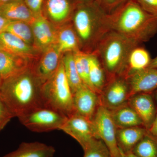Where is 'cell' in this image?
<instances>
[{"mask_svg": "<svg viewBox=\"0 0 157 157\" xmlns=\"http://www.w3.org/2000/svg\"><path fill=\"white\" fill-rule=\"evenodd\" d=\"M32 67L2 80L0 86V98L14 117L19 118L34 109L45 106L42 98V83Z\"/></svg>", "mask_w": 157, "mask_h": 157, "instance_id": "cell-1", "label": "cell"}, {"mask_svg": "<svg viewBox=\"0 0 157 157\" xmlns=\"http://www.w3.org/2000/svg\"><path fill=\"white\" fill-rule=\"evenodd\" d=\"M110 30L140 45L157 34V16L144 10L135 1L128 0L108 16Z\"/></svg>", "mask_w": 157, "mask_h": 157, "instance_id": "cell-2", "label": "cell"}, {"mask_svg": "<svg viewBox=\"0 0 157 157\" xmlns=\"http://www.w3.org/2000/svg\"><path fill=\"white\" fill-rule=\"evenodd\" d=\"M106 14L96 2L78 3L71 22L80 43L81 50L95 52L99 42L110 31Z\"/></svg>", "mask_w": 157, "mask_h": 157, "instance_id": "cell-3", "label": "cell"}, {"mask_svg": "<svg viewBox=\"0 0 157 157\" xmlns=\"http://www.w3.org/2000/svg\"><path fill=\"white\" fill-rule=\"evenodd\" d=\"M137 45L114 31H109L104 35L95 52L106 72L107 81L115 76H124L129 54Z\"/></svg>", "mask_w": 157, "mask_h": 157, "instance_id": "cell-4", "label": "cell"}, {"mask_svg": "<svg viewBox=\"0 0 157 157\" xmlns=\"http://www.w3.org/2000/svg\"><path fill=\"white\" fill-rule=\"evenodd\" d=\"M42 94L45 107L57 110L67 117L74 113L73 94L65 74L62 59L56 73L42 84Z\"/></svg>", "mask_w": 157, "mask_h": 157, "instance_id": "cell-5", "label": "cell"}, {"mask_svg": "<svg viewBox=\"0 0 157 157\" xmlns=\"http://www.w3.org/2000/svg\"><path fill=\"white\" fill-rule=\"evenodd\" d=\"M67 117L57 110L44 106L34 109L18 118L29 130L40 133L61 130Z\"/></svg>", "mask_w": 157, "mask_h": 157, "instance_id": "cell-6", "label": "cell"}, {"mask_svg": "<svg viewBox=\"0 0 157 157\" xmlns=\"http://www.w3.org/2000/svg\"><path fill=\"white\" fill-rule=\"evenodd\" d=\"M97 134L107 147L113 157H122L117 139V127L111 110L101 104L92 119Z\"/></svg>", "mask_w": 157, "mask_h": 157, "instance_id": "cell-7", "label": "cell"}, {"mask_svg": "<svg viewBox=\"0 0 157 157\" xmlns=\"http://www.w3.org/2000/svg\"><path fill=\"white\" fill-rule=\"evenodd\" d=\"M61 130L75 139L82 149L99 138L93 121L76 113L67 117Z\"/></svg>", "mask_w": 157, "mask_h": 157, "instance_id": "cell-8", "label": "cell"}, {"mask_svg": "<svg viewBox=\"0 0 157 157\" xmlns=\"http://www.w3.org/2000/svg\"><path fill=\"white\" fill-rule=\"evenodd\" d=\"M101 95V104L110 110L125 104L130 97L126 78L118 76L107 80Z\"/></svg>", "mask_w": 157, "mask_h": 157, "instance_id": "cell-9", "label": "cell"}, {"mask_svg": "<svg viewBox=\"0 0 157 157\" xmlns=\"http://www.w3.org/2000/svg\"><path fill=\"white\" fill-rule=\"evenodd\" d=\"M77 4L76 0H45L42 15L52 23L60 26L71 21Z\"/></svg>", "mask_w": 157, "mask_h": 157, "instance_id": "cell-10", "label": "cell"}, {"mask_svg": "<svg viewBox=\"0 0 157 157\" xmlns=\"http://www.w3.org/2000/svg\"><path fill=\"white\" fill-rule=\"evenodd\" d=\"M74 113L92 120L101 104L99 94L83 84L73 94Z\"/></svg>", "mask_w": 157, "mask_h": 157, "instance_id": "cell-11", "label": "cell"}, {"mask_svg": "<svg viewBox=\"0 0 157 157\" xmlns=\"http://www.w3.org/2000/svg\"><path fill=\"white\" fill-rule=\"evenodd\" d=\"M31 25L33 35L34 45L39 52H43L55 45L57 29L45 16L42 14L37 16Z\"/></svg>", "mask_w": 157, "mask_h": 157, "instance_id": "cell-12", "label": "cell"}, {"mask_svg": "<svg viewBox=\"0 0 157 157\" xmlns=\"http://www.w3.org/2000/svg\"><path fill=\"white\" fill-rule=\"evenodd\" d=\"M126 78L130 97L141 93L151 94L157 89V69L155 68H146L131 74Z\"/></svg>", "mask_w": 157, "mask_h": 157, "instance_id": "cell-13", "label": "cell"}, {"mask_svg": "<svg viewBox=\"0 0 157 157\" xmlns=\"http://www.w3.org/2000/svg\"><path fill=\"white\" fill-rule=\"evenodd\" d=\"M41 58L36 67H32L34 73L42 83L54 74L62 60V54L54 45L42 52Z\"/></svg>", "mask_w": 157, "mask_h": 157, "instance_id": "cell-14", "label": "cell"}, {"mask_svg": "<svg viewBox=\"0 0 157 157\" xmlns=\"http://www.w3.org/2000/svg\"><path fill=\"white\" fill-rule=\"evenodd\" d=\"M128 105L141 119L143 126L148 131L157 114L154 101L150 94L141 93L131 96Z\"/></svg>", "mask_w": 157, "mask_h": 157, "instance_id": "cell-15", "label": "cell"}, {"mask_svg": "<svg viewBox=\"0 0 157 157\" xmlns=\"http://www.w3.org/2000/svg\"><path fill=\"white\" fill-rule=\"evenodd\" d=\"M0 49L30 59L37 56L39 52L35 46L7 32L0 34Z\"/></svg>", "mask_w": 157, "mask_h": 157, "instance_id": "cell-16", "label": "cell"}, {"mask_svg": "<svg viewBox=\"0 0 157 157\" xmlns=\"http://www.w3.org/2000/svg\"><path fill=\"white\" fill-rule=\"evenodd\" d=\"M30 59L0 49V77L5 80L32 67Z\"/></svg>", "mask_w": 157, "mask_h": 157, "instance_id": "cell-17", "label": "cell"}, {"mask_svg": "<svg viewBox=\"0 0 157 157\" xmlns=\"http://www.w3.org/2000/svg\"><path fill=\"white\" fill-rule=\"evenodd\" d=\"M0 14L11 21L32 23L36 16L29 9L24 0H12L0 6Z\"/></svg>", "mask_w": 157, "mask_h": 157, "instance_id": "cell-18", "label": "cell"}, {"mask_svg": "<svg viewBox=\"0 0 157 157\" xmlns=\"http://www.w3.org/2000/svg\"><path fill=\"white\" fill-rule=\"evenodd\" d=\"M56 45L62 54L81 50L78 37L71 21L60 26L57 30Z\"/></svg>", "mask_w": 157, "mask_h": 157, "instance_id": "cell-19", "label": "cell"}, {"mask_svg": "<svg viewBox=\"0 0 157 157\" xmlns=\"http://www.w3.org/2000/svg\"><path fill=\"white\" fill-rule=\"evenodd\" d=\"M147 132L148 131L144 127L117 128V139L121 151L124 153L132 151Z\"/></svg>", "mask_w": 157, "mask_h": 157, "instance_id": "cell-20", "label": "cell"}, {"mask_svg": "<svg viewBox=\"0 0 157 157\" xmlns=\"http://www.w3.org/2000/svg\"><path fill=\"white\" fill-rule=\"evenodd\" d=\"M54 147L39 142H23L17 149L2 157H53Z\"/></svg>", "mask_w": 157, "mask_h": 157, "instance_id": "cell-21", "label": "cell"}, {"mask_svg": "<svg viewBox=\"0 0 157 157\" xmlns=\"http://www.w3.org/2000/svg\"><path fill=\"white\" fill-rule=\"evenodd\" d=\"M89 81L90 88L101 95L107 84L106 72L95 52L90 54Z\"/></svg>", "mask_w": 157, "mask_h": 157, "instance_id": "cell-22", "label": "cell"}, {"mask_svg": "<svg viewBox=\"0 0 157 157\" xmlns=\"http://www.w3.org/2000/svg\"><path fill=\"white\" fill-rule=\"evenodd\" d=\"M113 119L117 128L144 127L141 119L129 105L124 104L111 110Z\"/></svg>", "mask_w": 157, "mask_h": 157, "instance_id": "cell-23", "label": "cell"}, {"mask_svg": "<svg viewBox=\"0 0 157 157\" xmlns=\"http://www.w3.org/2000/svg\"><path fill=\"white\" fill-rule=\"evenodd\" d=\"M152 59L145 48L140 45L132 49L129 54L124 76L127 78L131 74L148 68Z\"/></svg>", "mask_w": 157, "mask_h": 157, "instance_id": "cell-24", "label": "cell"}, {"mask_svg": "<svg viewBox=\"0 0 157 157\" xmlns=\"http://www.w3.org/2000/svg\"><path fill=\"white\" fill-rule=\"evenodd\" d=\"M62 61L66 77L73 94L83 85L75 63L73 52H67L62 57Z\"/></svg>", "mask_w": 157, "mask_h": 157, "instance_id": "cell-25", "label": "cell"}, {"mask_svg": "<svg viewBox=\"0 0 157 157\" xmlns=\"http://www.w3.org/2000/svg\"><path fill=\"white\" fill-rule=\"evenodd\" d=\"M132 152L138 157H157V139L148 132Z\"/></svg>", "mask_w": 157, "mask_h": 157, "instance_id": "cell-26", "label": "cell"}, {"mask_svg": "<svg viewBox=\"0 0 157 157\" xmlns=\"http://www.w3.org/2000/svg\"><path fill=\"white\" fill-rule=\"evenodd\" d=\"M6 32L13 34L29 45L35 46L30 24L22 21H11Z\"/></svg>", "mask_w": 157, "mask_h": 157, "instance_id": "cell-27", "label": "cell"}, {"mask_svg": "<svg viewBox=\"0 0 157 157\" xmlns=\"http://www.w3.org/2000/svg\"><path fill=\"white\" fill-rule=\"evenodd\" d=\"M78 74L83 84L90 88L89 81V53L80 50L73 52ZM91 89V88H90Z\"/></svg>", "mask_w": 157, "mask_h": 157, "instance_id": "cell-28", "label": "cell"}, {"mask_svg": "<svg viewBox=\"0 0 157 157\" xmlns=\"http://www.w3.org/2000/svg\"><path fill=\"white\" fill-rule=\"evenodd\" d=\"M83 150V157H113L107 147L100 138L93 140Z\"/></svg>", "mask_w": 157, "mask_h": 157, "instance_id": "cell-29", "label": "cell"}, {"mask_svg": "<svg viewBox=\"0 0 157 157\" xmlns=\"http://www.w3.org/2000/svg\"><path fill=\"white\" fill-rule=\"evenodd\" d=\"M128 0H95L99 7L106 13L111 14Z\"/></svg>", "mask_w": 157, "mask_h": 157, "instance_id": "cell-30", "label": "cell"}, {"mask_svg": "<svg viewBox=\"0 0 157 157\" xmlns=\"http://www.w3.org/2000/svg\"><path fill=\"white\" fill-rule=\"evenodd\" d=\"M13 117L14 115L9 107L0 98V131L2 130Z\"/></svg>", "mask_w": 157, "mask_h": 157, "instance_id": "cell-31", "label": "cell"}, {"mask_svg": "<svg viewBox=\"0 0 157 157\" xmlns=\"http://www.w3.org/2000/svg\"><path fill=\"white\" fill-rule=\"evenodd\" d=\"M26 5L35 16L42 15V7L45 0H24Z\"/></svg>", "mask_w": 157, "mask_h": 157, "instance_id": "cell-32", "label": "cell"}, {"mask_svg": "<svg viewBox=\"0 0 157 157\" xmlns=\"http://www.w3.org/2000/svg\"><path fill=\"white\" fill-rule=\"evenodd\" d=\"M144 10L157 16V0H135Z\"/></svg>", "mask_w": 157, "mask_h": 157, "instance_id": "cell-33", "label": "cell"}, {"mask_svg": "<svg viewBox=\"0 0 157 157\" xmlns=\"http://www.w3.org/2000/svg\"><path fill=\"white\" fill-rule=\"evenodd\" d=\"M11 21L9 20L0 14V34L6 32Z\"/></svg>", "mask_w": 157, "mask_h": 157, "instance_id": "cell-34", "label": "cell"}, {"mask_svg": "<svg viewBox=\"0 0 157 157\" xmlns=\"http://www.w3.org/2000/svg\"><path fill=\"white\" fill-rule=\"evenodd\" d=\"M150 134L157 139V113L151 127L148 130Z\"/></svg>", "mask_w": 157, "mask_h": 157, "instance_id": "cell-35", "label": "cell"}, {"mask_svg": "<svg viewBox=\"0 0 157 157\" xmlns=\"http://www.w3.org/2000/svg\"><path fill=\"white\" fill-rule=\"evenodd\" d=\"M148 67L157 69V56H156L155 58L152 59Z\"/></svg>", "mask_w": 157, "mask_h": 157, "instance_id": "cell-36", "label": "cell"}, {"mask_svg": "<svg viewBox=\"0 0 157 157\" xmlns=\"http://www.w3.org/2000/svg\"><path fill=\"white\" fill-rule=\"evenodd\" d=\"M122 155V157H138L135 155L134 154H133L132 151L129 152L124 153L121 152Z\"/></svg>", "mask_w": 157, "mask_h": 157, "instance_id": "cell-37", "label": "cell"}, {"mask_svg": "<svg viewBox=\"0 0 157 157\" xmlns=\"http://www.w3.org/2000/svg\"><path fill=\"white\" fill-rule=\"evenodd\" d=\"M78 3H88L93 2L95 0H76Z\"/></svg>", "mask_w": 157, "mask_h": 157, "instance_id": "cell-38", "label": "cell"}, {"mask_svg": "<svg viewBox=\"0 0 157 157\" xmlns=\"http://www.w3.org/2000/svg\"><path fill=\"white\" fill-rule=\"evenodd\" d=\"M12 0H0V6Z\"/></svg>", "mask_w": 157, "mask_h": 157, "instance_id": "cell-39", "label": "cell"}, {"mask_svg": "<svg viewBox=\"0 0 157 157\" xmlns=\"http://www.w3.org/2000/svg\"><path fill=\"white\" fill-rule=\"evenodd\" d=\"M156 90L155 94V98L156 101L157 103V89Z\"/></svg>", "mask_w": 157, "mask_h": 157, "instance_id": "cell-40", "label": "cell"}, {"mask_svg": "<svg viewBox=\"0 0 157 157\" xmlns=\"http://www.w3.org/2000/svg\"><path fill=\"white\" fill-rule=\"evenodd\" d=\"M2 78L0 77V86H1V84H2Z\"/></svg>", "mask_w": 157, "mask_h": 157, "instance_id": "cell-41", "label": "cell"}, {"mask_svg": "<svg viewBox=\"0 0 157 157\" xmlns=\"http://www.w3.org/2000/svg\"><path fill=\"white\" fill-rule=\"evenodd\" d=\"M0 132H1V131H0Z\"/></svg>", "mask_w": 157, "mask_h": 157, "instance_id": "cell-42", "label": "cell"}]
</instances>
